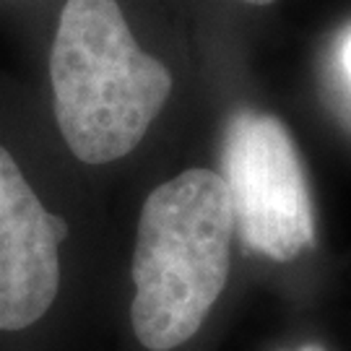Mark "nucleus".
Here are the masks:
<instances>
[{"mask_svg":"<svg viewBox=\"0 0 351 351\" xmlns=\"http://www.w3.org/2000/svg\"><path fill=\"white\" fill-rule=\"evenodd\" d=\"M234 213L221 175L185 169L151 190L133 252L130 326L146 351H172L190 341L232 265Z\"/></svg>","mask_w":351,"mask_h":351,"instance_id":"1","label":"nucleus"},{"mask_svg":"<svg viewBox=\"0 0 351 351\" xmlns=\"http://www.w3.org/2000/svg\"><path fill=\"white\" fill-rule=\"evenodd\" d=\"M55 120L84 164L138 146L172 94L169 68L138 47L117 0H68L50 52Z\"/></svg>","mask_w":351,"mask_h":351,"instance_id":"2","label":"nucleus"},{"mask_svg":"<svg viewBox=\"0 0 351 351\" xmlns=\"http://www.w3.org/2000/svg\"><path fill=\"white\" fill-rule=\"evenodd\" d=\"M224 175L234 234L274 261L313 247L315 211L304 164L289 128L274 114L239 110L224 130Z\"/></svg>","mask_w":351,"mask_h":351,"instance_id":"3","label":"nucleus"},{"mask_svg":"<svg viewBox=\"0 0 351 351\" xmlns=\"http://www.w3.org/2000/svg\"><path fill=\"white\" fill-rule=\"evenodd\" d=\"M65 237L68 224L42 206L0 146V333H21L52 310Z\"/></svg>","mask_w":351,"mask_h":351,"instance_id":"4","label":"nucleus"},{"mask_svg":"<svg viewBox=\"0 0 351 351\" xmlns=\"http://www.w3.org/2000/svg\"><path fill=\"white\" fill-rule=\"evenodd\" d=\"M341 63H343V71H346V75L351 78V34L346 37L343 47H341Z\"/></svg>","mask_w":351,"mask_h":351,"instance_id":"5","label":"nucleus"},{"mask_svg":"<svg viewBox=\"0 0 351 351\" xmlns=\"http://www.w3.org/2000/svg\"><path fill=\"white\" fill-rule=\"evenodd\" d=\"M245 3H250V5H271L274 0H245Z\"/></svg>","mask_w":351,"mask_h":351,"instance_id":"6","label":"nucleus"},{"mask_svg":"<svg viewBox=\"0 0 351 351\" xmlns=\"http://www.w3.org/2000/svg\"><path fill=\"white\" fill-rule=\"evenodd\" d=\"M302 351H320V349H317V346H304Z\"/></svg>","mask_w":351,"mask_h":351,"instance_id":"7","label":"nucleus"}]
</instances>
